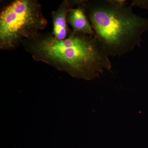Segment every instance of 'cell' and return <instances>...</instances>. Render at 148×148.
Returning a JSON list of instances; mask_svg holds the SVG:
<instances>
[{
  "label": "cell",
  "mask_w": 148,
  "mask_h": 148,
  "mask_svg": "<svg viewBox=\"0 0 148 148\" xmlns=\"http://www.w3.org/2000/svg\"><path fill=\"white\" fill-rule=\"evenodd\" d=\"M131 7L136 6L140 8L148 9V0H133L130 3Z\"/></svg>",
  "instance_id": "8992f818"
},
{
  "label": "cell",
  "mask_w": 148,
  "mask_h": 148,
  "mask_svg": "<svg viewBox=\"0 0 148 148\" xmlns=\"http://www.w3.org/2000/svg\"><path fill=\"white\" fill-rule=\"evenodd\" d=\"M82 2V0H64L56 10L51 12L53 23L51 34L56 38L62 40L69 37L72 32L68 27L67 15L71 9L80 5Z\"/></svg>",
  "instance_id": "277c9868"
},
{
  "label": "cell",
  "mask_w": 148,
  "mask_h": 148,
  "mask_svg": "<svg viewBox=\"0 0 148 148\" xmlns=\"http://www.w3.org/2000/svg\"><path fill=\"white\" fill-rule=\"evenodd\" d=\"M84 2L82 4L72 9L67 15L68 24L73 28L72 32H80L94 36V31L88 17Z\"/></svg>",
  "instance_id": "5b68a950"
},
{
  "label": "cell",
  "mask_w": 148,
  "mask_h": 148,
  "mask_svg": "<svg viewBox=\"0 0 148 148\" xmlns=\"http://www.w3.org/2000/svg\"><path fill=\"white\" fill-rule=\"evenodd\" d=\"M47 24L37 0L12 2L0 14V49L15 50L23 40L37 36Z\"/></svg>",
  "instance_id": "3957f363"
},
{
  "label": "cell",
  "mask_w": 148,
  "mask_h": 148,
  "mask_svg": "<svg viewBox=\"0 0 148 148\" xmlns=\"http://www.w3.org/2000/svg\"><path fill=\"white\" fill-rule=\"evenodd\" d=\"M126 1H85L86 14L94 36L106 55L117 56L140 47L148 30V18L134 13Z\"/></svg>",
  "instance_id": "7a4b0ae2"
},
{
  "label": "cell",
  "mask_w": 148,
  "mask_h": 148,
  "mask_svg": "<svg viewBox=\"0 0 148 148\" xmlns=\"http://www.w3.org/2000/svg\"><path fill=\"white\" fill-rule=\"evenodd\" d=\"M21 45L35 61L79 79L92 80L112 68L109 56L92 35L72 31L68 38L60 40L51 33H40L23 40Z\"/></svg>",
  "instance_id": "6da1fadb"
}]
</instances>
